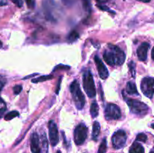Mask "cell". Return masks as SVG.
Wrapping results in <instances>:
<instances>
[{"mask_svg": "<svg viewBox=\"0 0 154 153\" xmlns=\"http://www.w3.org/2000/svg\"><path fill=\"white\" fill-rule=\"evenodd\" d=\"M141 88L143 94L149 98H152L154 94V78L146 76L141 82Z\"/></svg>", "mask_w": 154, "mask_h": 153, "instance_id": "obj_6", "label": "cell"}, {"mask_svg": "<svg viewBox=\"0 0 154 153\" xmlns=\"http://www.w3.org/2000/svg\"><path fill=\"white\" fill-rule=\"evenodd\" d=\"M151 128H153V129H154V123H153V124H151Z\"/></svg>", "mask_w": 154, "mask_h": 153, "instance_id": "obj_38", "label": "cell"}, {"mask_svg": "<svg viewBox=\"0 0 154 153\" xmlns=\"http://www.w3.org/2000/svg\"><path fill=\"white\" fill-rule=\"evenodd\" d=\"M129 153H144V148L139 142H134L129 148Z\"/></svg>", "mask_w": 154, "mask_h": 153, "instance_id": "obj_13", "label": "cell"}, {"mask_svg": "<svg viewBox=\"0 0 154 153\" xmlns=\"http://www.w3.org/2000/svg\"><path fill=\"white\" fill-rule=\"evenodd\" d=\"M0 100H1V99H0Z\"/></svg>", "mask_w": 154, "mask_h": 153, "instance_id": "obj_41", "label": "cell"}, {"mask_svg": "<svg viewBox=\"0 0 154 153\" xmlns=\"http://www.w3.org/2000/svg\"><path fill=\"white\" fill-rule=\"evenodd\" d=\"M6 78L3 76H0V91H2V89L3 88V87L5 86L6 83Z\"/></svg>", "mask_w": 154, "mask_h": 153, "instance_id": "obj_25", "label": "cell"}, {"mask_svg": "<svg viewBox=\"0 0 154 153\" xmlns=\"http://www.w3.org/2000/svg\"><path fill=\"white\" fill-rule=\"evenodd\" d=\"M57 153H61V152H60V150H58V151H57Z\"/></svg>", "mask_w": 154, "mask_h": 153, "instance_id": "obj_39", "label": "cell"}, {"mask_svg": "<svg viewBox=\"0 0 154 153\" xmlns=\"http://www.w3.org/2000/svg\"><path fill=\"white\" fill-rule=\"evenodd\" d=\"M7 3V0H0V6L6 5Z\"/></svg>", "mask_w": 154, "mask_h": 153, "instance_id": "obj_33", "label": "cell"}, {"mask_svg": "<svg viewBox=\"0 0 154 153\" xmlns=\"http://www.w3.org/2000/svg\"><path fill=\"white\" fill-rule=\"evenodd\" d=\"M84 2V6L87 10H90V0H83Z\"/></svg>", "mask_w": 154, "mask_h": 153, "instance_id": "obj_29", "label": "cell"}, {"mask_svg": "<svg viewBox=\"0 0 154 153\" xmlns=\"http://www.w3.org/2000/svg\"><path fill=\"white\" fill-rule=\"evenodd\" d=\"M83 85H84V91L86 92L88 97L91 98H95L96 94V86H95L93 74L90 70H85L83 74Z\"/></svg>", "mask_w": 154, "mask_h": 153, "instance_id": "obj_3", "label": "cell"}, {"mask_svg": "<svg viewBox=\"0 0 154 153\" xmlns=\"http://www.w3.org/2000/svg\"><path fill=\"white\" fill-rule=\"evenodd\" d=\"M109 50H106L103 54V58L107 64L111 66L121 65L126 59V54L117 46L108 44Z\"/></svg>", "mask_w": 154, "mask_h": 153, "instance_id": "obj_1", "label": "cell"}, {"mask_svg": "<svg viewBox=\"0 0 154 153\" xmlns=\"http://www.w3.org/2000/svg\"><path fill=\"white\" fill-rule=\"evenodd\" d=\"M129 69H130V72L132 74V77H135V64L134 62H131L129 64Z\"/></svg>", "mask_w": 154, "mask_h": 153, "instance_id": "obj_23", "label": "cell"}, {"mask_svg": "<svg viewBox=\"0 0 154 153\" xmlns=\"http://www.w3.org/2000/svg\"><path fill=\"white\" fill-rule=\"evenodd\" d=\"M30 147L32 153H40V146H39V136L37 133H32L30 138Z\"/></svg>", "mask_w": 154, "mask_h": 153, "instance_id": "obj_12", "label": "cell"}, {"mask_svg": "<svg viewBox=\"0 0 154 153\" xmlns=\"http://www.w3.org/2000/svg\"><path fill=\"white\" fill-rule=\"evenodd\" d=\"M105 116L108 120L119 119L121 118V111L120 107L114 104H109L105 108Z\"/></svg>", "mask_w": 154, "mask_h": 153, "instance_id": "obj_8", "label": "cell"}, {"mask_svg": "<svg viewBox=\"0 0 154 153\" xmlns=\"http://www.w3.org/2000/svg\"><path fill=\"white\" fill-rule=\"evenodd\" d=\"M79 38V34L76 31H72L68 36V40L70 42H74Z\"/></svg>", "mask_w": 154, "mask_h": 153, "instance_id": "obj_20", "label": "cell"}, {"mask_svg": "<svg viewBox=\"0 0 154 153\" xmlns=\"http://www.w3.org/2000/svg\"><path fill=\"white\" fill-rule=\"evenodd\" d=\"M62 79H63V76H60V80H59L58 81V83H57V90H56V93L57 94H59V92H60V85H61V81H62Z\"/></svg>", "mask_w": 154, "mask_h": 153, "instance_id": "obj_31", "label": "cell"}, {"mask_svg": "<svg viewBox=\"0 0 154 153\" xmlns=\"http://www.w3.org/2000/svg\"><path fill=\"white\" fill-rule=\"evenodd\" d=\"M150 153H154V151H153V150H152V151L151 152H150Z\"/></svg>", "mask_w": 154, "mask_h": 153, "instance_id": "obj_40", "label": "cell"}, {"mask_svg": "<svg viewBox=\"0 0 154 153\" xmlns=\"http://www.w3.org/2000/svg\"><path fill=\"white\" fill-rule=\"evenodd\" d=\"M14 4H16L17 7L21 8L23 6V0H11Z\"/></svg>", "mask_w": 154, "mask_h": 153, "instance_id": "obj_30", "label": "cell"}, {"mask_svg": "<svg viewBox=\"0 0 154 153\" xmlns=\"http://www.w3.org/2000/svg\"><path fill=\"white\" fill-rule=\"evenodd\" d=\"M49 138L53 146H56L59 142V131L57 124L54 121H50L49 125Z\"/></svg>", "mask_w": 154, "mask_h": 153, "instance_id": "obj_9", "label": "cell"}, {"mask_svg": "<svg viewBox=\"0 0 154 153\" xmlns=\"http://www.w3.org/2000/svg\"><path fill=\"white\" fill-rule=\"evenodd\" d=\"M136 140L137 141H140V142H145L147 140V136L144 133H140L137 135L136 136Z\"/></svg>", "mask_w": 154, "mask_h": 153, "instance_id": "obj_22", "label": "cell"}, {"mask_svg": "<svg viewBox=\"0 0 154 153\" xmlns=\"http://www.w3.org/2000/svg\"><path fill=\"white\" fill-rule=\"evenodd\" d=\"M126 92H127L128 94H129L138 95V90H137L136 85H135V82H131V81L127 82V85H126Z\"/></svg>", "mask_w": 154, "mask_h": 153, "instance_id": "obj_14", "label": "cell"}, {"mask_svg": "<svg viewBox=\"0 0 154 153\" xmlns=\"http://www.w3.org/2000/svg\"><path fill=\"white\" fill-rule=\"evenodd\" d=\"M151 57H152V58H153V60H154V46H153V50H152V52H151Z\"/></svg>", "mask_w": 154, "mask_h": 153, "instance_id": "obj_35", "label": "cell"}, {"mask_svg": "<svg viewBox=\"0 0 154 153\" xmlns=\"http://www.w3.org/2000/svg\"><path fill=\"white\" fill-rule=\"evenodd\" d=\"M138 1L143 2H150V0H138Z\"/></svg>", "mask_w": 154, "mask_h": 153, "instance_id": "obj_36", "label": "cell"}, {"mask_svg": "<svg viewBox=\"0 0 154 153\" xmlns=\"http://www.w3.org/2000/svg\"><path fill=\"white\" fill-rule=\"evenodd\" d=\"M107 150V141L105 138H104L102 142H101L100 146H99V150H98V153H105Z\"/></svg>", "mask_w": 154, "mask_h": 153, "instance_id": "obj_21", "label": "cell"}, {"mask_svg": "<svg viewBox=\"0 0 154 153\" xmlns=\"http://www.w3.org/2000/svg\"><path fill=\"white\" fill-rule=\"evenodd\" d=\"M6 110V107H2V108H0V118L3 116V114L4 112H5Z\"/></svg>", "mask_w": 154, "mask_h": 153, "instance_id": "obj_32", "label": "cell"}, {"mask_svg": "<svg viewBox=\"0 0 154 153\" xmlns=\"http://www.w3.org/2000/svg\"><path fill=\"white\" fill-rule=\"evenodd\" d=\"M126 100L129 110L132 113L136 114L139 116H144L148 112V106L143 102L135 99L127 98H126Z\"/></svg>", "mask_w": 154, "mask_h": 153, "instance_id": "obj_4", "label": "cell"}, {"mask_svg": "<svg viewBox=\"0 0 154 153\" xmlns=\"http://www.w3.org/2000/svg\"><path fill=\"white\" fill-rule=\"evenodd\" d=\"M150 44L147 42H144L139 46L137 50V55L140 61H146L147 58V51H148Z\"/></svg>", "mask_w": 154, "mask_h": 153, "instance_id": "obj_11", "label": "cell"}, {"mask_svg": "<svg viewBox=\"0 0 154 153\" xmlns=\"http://www.w3.org/2000/svg\"><path fill=\"white\" fill-rule=\"evenodd\" d=\"M87 133H88V128L84 124H78L75 129L74 132V140L76 145H82L85 142L87 137Z\"/></svg>", "mask_w": 154, "mask_h": 153, "instance_id": "obj_5", "label": "cell"}, {"mask_svg": "<svg viewBox=\"0 0 154 153\" xmlns=\"http://www.w3.org/2000/svg\"><path fill=\"white\" fill-rule=\"evenodd\" d=\"M52 78H54V76H53V75H45V76H39V77L35 78V79L32 80V82H33V83H38V82L49 80L52 79Z\"/></svg>", "mask_w": 154, "mask_h": 153, "instance_id": "obj_17", "label": "cell"}, {"mask_svg": "<svg viewBox=\"0 0 154 153\" xmlns=\"http://www.w3.org/2000/svg\"><path fill=\"white\" fill-rule=\"evenodd\" d=\"M70 92L76 107L78 110H82L85 104V98L81 91L79 82L77 80H74L71 84Z\"/></svg>", "mask_w": 154, "mask_h": 153, "instance_id": "obj_2", "label": "cell"}, {"mask_svg": "<svg viewBox=\"0 0 154 153\" xmlns=\"http://www.w3.org/2000/svg\"><path fill=\"white\" fill-rule=\"evenodd\" d=\"M13 90H14V94H18L20 93L21 91H22V86H21L20 85H17L14 87Z\"/></svg>", "mask_w": 154, "mask_h": 153, "instance_id": "obj_27", "label": "cell"}, {"mask_svg": "<svg viewBox=\"0 0 154 153\" xmlns=\"http://www.w3.org/2000/svg\"><path fill=\"white\" fill-rule=\"evenodd\" d=\"M127 136L124 130H119L116 131L112 136V145L115 149L122 148L126 142Z\"/></svg>", "mask_w": 154, "mask_h": 153, "instance_id": "obj_7", "label": "cell"}, {"mask_svg": "<svg viewBox=\"0 0 154 153\" xmlns=\"http://www.w3.org/2000/svg\"><path fill=\"white\" fill-rule=\"evenodd\" d=\"M100 134V124L98 122H95L93 125V132H92V137L95 141H97L99 135Z\"/></svg>", "mask_w": 154, "mask_h": 153, "instance_id": "obj_15", "label": "cell"}, {"mask_svg": "<svg viewBox=\"0 0 154 153\" xmlns=\"http://www.w3.org/2000/svg\"><path fill=\"white\" fill-rule=\"evenodd\" d=\"M97 7L99 8V9H101V10H105V11L111 12V13H112V14H115V12L113 11V10H111V9H110L108 7H107V6H105V5H99V4H97Z\"/></svg>", "mask_w": 154, "mask_h": 153, "instance_id": "obj_26", "label": "cell"}, {"mask_svg": "<svg viewBox=\"0 0 154 153\" xmlns=\"http://www.w3.org/2000/svg\"><path fill=\"white\" fill-rule=\"evenodd\" d=\"M2 43L1 41H0V49L2 48Z\"/></svg>", "mask_w": 154, "mask_h": 153, "instance_id": "obj_37", "label": "cell"}, {"mask_svg": "<svg viewBox=\"0 0 154 153\" xmlns=\"http://www.w3.org/2000/svg\"><path fill=\"white\" fill-rule=\"evenodd\" d=\"M18 116H19V112L17 111H11V112H8V113H7L5 116V119L6 121H9V120H11L12 118H15V117Z\"/></svg>", "mask_w": 154, "mask_h": 153, "instance_id": "obj_19", "label": "cell"}, {"mask_svg": "<svg viewBox=\"0 0 154 153\" xmlns=\"http://www.w3.org/2000/svg\"><path fill=\"white\" fill-rule=\"evenodd\" d=\"M42 149L43 153H48V142L45 134H43L42 136Z\"/></svg>", "mask_w": 154, "mask_h": 153, "instance_id": "obj_18", "label": "cell"}, {"mask_svg": "<svg viewBox=\"0 0 154 153\" xmlns=\"http://www.w3.org/2000/svg\"><path fill=\"white\" fill-rule=\"evenodd\" d=\"M26 2L27 6H28L29 8L32 9L35 8V3L34 0H25Z\"/></svg>", "mask_w": 154, "mask_h": 153, "instance_id": "obj_24", "label": "cell"}, {"mask_svg": "<svg viewBox=\"0 0 154 153\" xmlns=\"http://www.w3.org/2000/svg\"><path fill=\"white\" fill-rule=\"evenodd\" d=\"M96 1L99 3H105V2H107L108 0H96Z\"/></svg>", "mask_w": 154, "mask_h": 153, "instance_id": "obj_34", "label": "cell"}, {"mask_svg": "<svg viewBox=\"0 0 154 153\" xmlns=\"http://www.w3.org/2000/svg\"><path fill=\"white\" fill-rule=\"evenodd\" d=\"M69 68H70L69 66H66V65H63V64H59V65L56 66V67L54 68V71H56V70H60V69H64V70H66V69H69Z\"/></svg>", "mask_w": 154, "mask_h": 153, "instance_id": "obj_28", "label": "cell"}, {"mask_svg": "<svg viewBox=\"0 0 154 153\" xmlns=\"http://www.w3.org/2000/svg\"><path fill=\"white\" fill-rule=\"evenodd\" d=\"M99 105L96 101L93 102L90 106V114L93 118H96L99 115Z\"/></svg>", "mask_w": 154, "mask_h": 153, "instance_id": "obj_16", "label": "cell"}, {"mask_svg": "<svg viewBox=\"0 0 154 153\" xmlns=\"http://www.w3.org/2000/svg\"><path fill=\"white\" fill-rule=\"evenodd\" d=\"M94 61L96 64V68H97L98 73H99V76L102 80L107 79L108 77L109 74H108V70L106 66L104 64V63L102 62V61L99 58V57L98 56H96L94 57Z\"/></svg>", "mask_w": 154, "mask_h": 153, "instance_id": "obj_10", "label": "cell"}]
</instances>
